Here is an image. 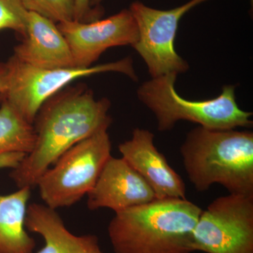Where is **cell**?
<instances>
[{
  "mask_svg": "<svg viewBox=\"0 0 253 253\" xmlns=\"http://www.w3.org/2000/svg\"><path fill=\"white\" fill-rule=\"evenodd\" d=\"M111 101L96 99L84 84L66 86L46 100L37 113L34 148L9 176L18 188L33 189L42 174L75 144L109 129Z\"/></svg>",
  "mask_w": 253,
  "mask_h": 253,
  "instance_id": "obj_1",
  "label": "cell"
},
{
  "mask_svg": "<svg viewBox=\"0 0 253 253\" xmlns=\"http://www.w3.org/2000/svg\"><path fill=\"white\" fill-rule=\"evenodd\" d=\"M203 210L186 199H155L115 213L108 234L115 253H191Z\"/></svg>",
  "mask_w": 253,
  "mask_h": 253,
  "instance_id": "obj_2",
  "label": "cell"
},
{
  "mask_svg": "<svg viewBox=\"0 0 253 253\" xmlns=\"http://www.w3.org/2000/svg\"><path fill=\"white\" fill-rule=\"evenodd\" d=\"M180 154L199 192L218 184L229 194L253 195V131L199 126L188 133Z\"/></svg>",
  "mask_w": 253,
  "mask_h": 253,
  "instance_id": "obj_3",
  "label": "cell"
},
{
  "mask_svg": "<svg viewBox=\"0 0 253 253\" xmlns=\"http://www.w3.org/2000/svg\"><path fill=\"white\" fill-rule=\"evenodd\" d=\"M174 73L152 78L137 90L139 101L156 118L160 131L172 130L180 121L197 123L211 129L251 128L253 113L244 111L236 102L235 86H223L217 97L191 101L176 92Z\"/></svg>",
  "mask_w": 253,
  "mask_h": 253,
  "instance_id": "obj_4",
  "label": "cell"
},
{
  "mask_svg": "<svg viewBox=\"0 0 253 253\" xmlns=\"http://www.w3.org/2000/svg\"><path fill=\"white\" fill-rule=\"evenodd\" d=\"M108 129L75 144L40 178L36 186L48 207H70L87 196L111 156Z\"/></svg>",
  "mask_w": 253,
  "mask_h": 253,
  "instance_id": "obj_5",
  "label": "cell"
},
{
  "mask_svg": "<svg viewBox=\"0 0 253 253\" xmlns=\"http://www.w3.org/2000/svg\"><path fill=\"white\" fill-rule=\"evenodd\" d=\"M5 63L7 83L4 92L0 94V102L8 103L32 125L46 100L76 80L109 72L137 79L130 57L89 68H38L22 62L13 55Z\"/></svg>",
  "mask_w": 253,
  "mask_h": 253,
  "instance_id": "obj_6",
  "label": "cell"
},
{
  "mask_svg": "<svg viewBox=\"0 0 253 253\" xmlns=\"http://www.w3.org/2000/svg\"><path fill=\"white\" fill-rule=\"evenodd\" d=\"M191 248L193 252L253 253V195L214 200L200 214Z\"/></svg>",
  "mask_w": 253,
  "mask_h": 253,
  "instance_id": "obj_7",
  "label": "cell"
},
{
  "mask_svg": "<svg viewBox=\"0 0 253 253\" xmlns=\"http://www.w3.org/2000/svg\"><path fill=\"white\" fill-rule=\"evenodd\" d=\"M208 0H190L174 9L161 10L135 1L129 6L138 29V39L132 47L144 60L151 78L189 70V63L174 48L178 26L190 10Z\"/></svg>",
  "mask_w": 253,
  "mask_h": 253,
  "instance_id": "obj_8",
  "label": "cell"
},
{
  "mask_svg": "<svg viewBox=\"0 0 253 253\" xmlns=\"http://www.w3.org/2000/svg\"><path fill=\"white\" fill-rule=\"evenodd\" d=\"M57 26L78 68L91 67L109 48L132 46L138 39L137 26L129 9L92 22L66 21Z\"/></svg>",
  "mask_w": 253,
  "mask_h": 253,
  "instance_id": "obj_9",
  "label": "cell"
},
{
  "mask_svg": "<svg viewBox=\"0 0 253 253\" xmlns=\"http://www.w3.org/2000/svg\"><path fill=\"white\" fill-rule=\"evenodd\" d=\"M118 149L149 184L156 199H186L185 183L155 146L151 131L135 128L130 139L121 143Z\"/></svg>",
  "mask_w": 253,
  "mask_h": 253,
  "instance_id": "obj_10",
  "label": "cell"
},
{
  "mask_svg": "<svg viewBox=\"0 0 253 253\" xmlns=\"http://www.w3.org/2000/svg\"><path fill=\"white\" fill-rule=\"evenodd\" d=\"M155 199L154 191L142 176L122 157L111 156L87 194V208H107L116 213Z\"/></svg>",
  "mask_w": 253,
  "mask_h": 253,
  "instance_id": "obj_11",
  "label": "cell"
},
{
  "mask_svg": "<svg viewBox=\"0 0 253 253\" xmlns=\"http://www.w3.org/2000/svg\"><path fill=\"white\" fill-rule=\"evenodd\" d=\"M13 56L38 68L76 67L69 45L57 24L33 11H29L26 35L14 46Z\"/></svg>",
  "mask_w": 253,
  "mask_h": 253,
  "instance_id": "obj_12",
  "label": "cell"
},
{
  "mask_svg": "<svg viewBox=\"0 0 253 253\" xmlns=\"http://www.w3.org/2000/svg\"><path fill=\"white\" fill-rule=\"evenodd\" d=\"M31 188L0 195V253H33L36 242L26 227Z\"/></svg>",
  "mask_w": 253,
  "mask_h": 253,
  "instance_id": "obj_13",
  "label": "cell"
},
{
  "mask_svg": "<svg viewBox=\"0 0 253 253\" xmlns=\"http://www.w3.org/2000/svg\"><path fill=\"white\" fill-rule=\"evenodd\" d=\"M33 125L8 103L0 102V155L8 153L28 154L36 144Z\"/></svg>",
  "mask_w": 253,
  "mask_h": 253,
  "instance_id": "obj_14",
  "label": "cell"
},
{
  "mask_svg": "<svg viewBox=\"0 0 253 253\" xmlns=\"http://www.w3.org/2000/svg\"><path fill=\"white\" fill-rule=\"evenodd\" d=\"M64 225L56 210L37 203L28 206L26 229L40 234L44 240V246L36 253H67L61 237Z\"/></svg>",
  "mask_w": 253,
  "mask_h": 253,
  "instance_id": "obj_15",
  "label": "cell"
},
{
  "mask_svg": "<svg viewBox=\"0 0 253 253\" xmlns=\"http://www.w3.org/2000/svg\"><path fill=\"white\" fill-rule=\"evenodd\" d=\"M25 8L56 23L73 21L74 0H22Z\"/></svg>",
  "mask_w": 253,
  "mask_h": 253,
  "instance_id": "obj_16",
  "label": "cell"
},
{
  "mask_svg": "<svg viewBox=\"0 0 253 253\" xmlns=\"http://www.w3.org/2000/svg\"><path fill=\"white\" fill-rule=\"evenodd\" d=\"M28 14L22 0H0V31L11 30L24 37Z\"/></svg>",
  "mask_w": 253,
  "mask_h": 253,
  "instance_id": "obj_17",
  "label": "cell"
},
{
  "mask_svg": "<svg viewBox=\"0 0 253 253\" xmlns=\"http://www.w3.org/2000/svg\"><path fill=\"white\" fill-rule=\"evenodd\" d=\"M61 237L67 253H104L100 248L97 236L92 234L74 235L64 225Z\"/></svg>",
  "mask_w": 253,
  "mask_h": 253,
  "instance_id": "obj_18",
  "label": "cell"
},
{
  "mask_svg": "<svg viewBox=\"0 0 253 253\" xmlns=\"http://www.w3.org/2000/svg\"><path fill=\"white\" fill-rule=\"evenodd\" d=\"M104 14L102 6H92L91 0H74L73 21L88 23L101 19Z\"/></svg>",
  "mask_w": 253,
  "mask_h": 253,
  "instance_id": "obj_19",
  "label": "cell"
},
{
  "mask_svg": "<svg viewBox=\"0 0 253 253\" xmlns=\"http://www.w3.org/2000/svg\"><path fill=\"white\" fill-rule=\"evenodd\" d=\"M26 156V154L23 153H8L0 155V169L6 168L14 169Z\"/></svg>",
  "mask_w": 253,
  "mask_h": 253,
  "instance_id": "obj_20",
  "label": "cell"
},
{
  "mask_svg": "<svg viewBox=\"0 0 253 253\" xmlns=\"http://www.w3.org/2000/svg\"><path fill=\"white\" fill-rule=\"evenodd\" d=\"M7 83V69L6 63L0 62V94L4 92Z\"/></svg>",
  "mask_w": 253,
  "mask_h": 253,
  "instance_id": "obj_21",
  "label": "cell"
},
{
  "mask_svg": "<svg viewBox=\"0 0 253 253\" xmlns=\"http://www.w3.org/2000/svg\"><path fill=\"white\" fill-rule=\"evenodd\" d=\"M104 0H91V5L92 6H101L100 4Z\"/></svg>",
  "mask_w": 253,
  "mask_h": 253,
  "instance_id": "obj_22",
  "label": "cell"
},
{
  "mask_svg": "<svg viewBox=\"0 0 253 253\" xmlns=\"http://www.w3.org/2000/svg\"><path fill=\"white\" fill-rule=\"evenodd\" d=\"M250 1H251V7H252V9H253V0H250Z\"/></svg>",
  "mask_w": 253,
  "mask_h": 253,
  "instance_id": "obj_23",
  "label": "cell"
}]
</instances>
